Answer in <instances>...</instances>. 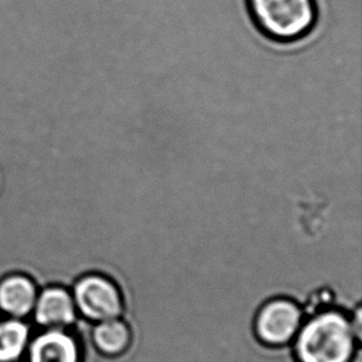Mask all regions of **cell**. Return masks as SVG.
I'll list each match as a JSON object with an SVG mask.
<instances>
[{
  "instance_id": "cell-1",
  "label": "cell",
  "mask_w": 362,
  "mask_h": 362,
  "mask_svg": "<svg viewBox=\"0 0 362 362\" xmlns=\"http://www.w3.org/2000/svg\"><path fill=\"white\" fill-rule=\"evenodd\" d=\"M360 314L322 309L304 319L293 340L297 362H353L358 348Z\"/></svg>"
},
{
  "instance_id": "cell-2",
  "label": "cell",
  "mask_w": 362,
  "mask_h": 362,
  "mask_svg": "<svg viewBox=\"0 0 362 362\" xmlns=\"http://www.w3.org/2000/svg\"><path fill=\"white\" fill-rule=\"evenodd\" d=\"M256 29L276 44L305 39L318 23L317 0H246Z\"/></svg>"
},
{
  "instance_id": "cell-3",
  "label": "cell",
  "mask_w": 362,
  "mask_h": 362,
  "mask_svg": "<svg viewBox=\"0 0 362 362\" xmlns=\"http://www.w3.org/2000/svg\"><path fill=\"white\" fill-rule=\"evenodd\" d=\"M305 319L302 305L288 297H274L261 304L254 318V333L269 348L293 343Z\"/></svg>"
},
{
  "instance_id": "cell-4",
  "label": "cell",
  "mask_w": 362,
  "mask_h": 362,
  "mask_svg": "<svg viewBox=\"0 0 362 362\" xmlns=\"http://www.w3.org/2000/svg\"><path fill=\"white\" fill-rule=\"evenodd\" d=\"M72 297L77 313L92 323L120 318L125 314L122 291L105 274H89L79 279L74 284Z\"/></svg>"
},
{
  "instance_id": "cell-5",
  "label": "cell",
  "mask_w": 362,
  "mask_h": 362,
  "mask_svg": "<svg viewBox=\"0 0 362 362\" xmlns=\"http://www.w3.org/2000/svg\"><path fill=\"white\" fill-rule=\"evenodd\" d=\"M25 362H83L81 339L66 329H45L30 339Z\"/></svg>"
},
{
  "instance_id": "cell-6",
  "label": "cell",
  "mask_w": 362,
  "mask_h": 362,
  "mask_svg": "<svg viewBox=\"0 0 362 362\" xmlns=\"http://www.w3.org/2000/svg\"><path fill=\"white\" fill-rule=\"evenodd\" d=\"M35 323L44 329H67L77 322L74 297L67 289L49 287L35 302Z\"/></svg>"
},
{
  "instance_id": "cell-7",
  "label": "cell",
  "mask_w": 362,
  "mask_h": 362,
  "mask_svg": "<svg viewBox=\"0 0 362 362\" xmlns=\"http://www.w3.org/2000/svg\"><path fill=\"white\" fill-rule=\"evenodd\" d=\"M37 292L31 279L13 274L0 282V312L9 318L23 319L34 310Z\"/></svg>"
},
{
  "instance_id": "cell-8",
  "label": "cell",
  "mask_w": 362,
  "mask_h": 362,
  "mask_svg": "<svg viewBox=\"0 0 362 362\" xmlns=\"http://www.w3.org/2000/svg\"><path fill=\"white\" fill-rule=\"evenodd\" d=\"M90 341L95 351L105 358H119L132 346V329L120 318L99 322L90 330Z\"/></svg>"
},
{
  "instance_id": "cell-9",
  "label": "cell",
  "mask_w": 362,
  "mask_h": 362,
  "mask_svg": "<svg viewBox=\"0 0 362 362\" xmlns=\"http://www.w3.org/2000/svg\"><path fill=\"white\" fill-rule=\"evenodd\" d=\"M33 332L23 319L0 320V362H21L24 360Z\"/></svg>"
}]
</instances>
